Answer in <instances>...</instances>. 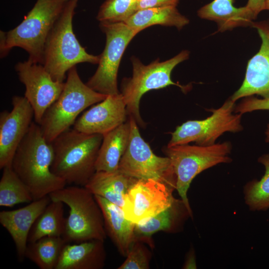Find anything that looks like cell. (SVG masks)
<instances>
[{
  "instance_id": "6da1fadb",
  "label": "cell",
  "mask_w": 269,
  "mask_h": 269,
  "mask_svg": "<svg viewBox=\"0 0 269 269\" xmlns=\"http://www.w3.org/2000/svg\"><path fill=\"white\" fill-rule=\"evenodd\" d=\"M53 158L51 143L44 138L40 126L33 122L15 152L11 166L33 200L49 196L66 186L67 183L51 171Z\"/></svg>"
},
{
  "instance_id": "7a4b0ae2",
  "label": "cell",
  "mask_w": 269,
  "mask_h": 269,
  "mask_svg": "<svg viewBox=\"0 0 269 269\" xmlns=\"http://www.w3.org/2000/svg\"><path fill=\"white\" fill-rule=\"evenodd\" d=\"M103 135L69 129L51 143L54 158L51 171L66 183L85 186L96 171L95 164Z\"/></svg>"
},
{
  "instance_id": "3957f363",
  "label": "cell",
  "mask_w": 269,
  "mask_h": 269,
  "mask_svg": "<svg viewBox=\"0 0 269 269\" xmlns=\"http://www.w3.org/2000/svg\"><path fill=\"white\" fill-rule=\"evenodd\" d=\"M66 2L63 0H37L24 20L7 32L0 31V55L14 47L29 54L28 60L43 65L45 45Z\"/></svg>"
},
{
  "instance_id": "277c9868",
  "label": "cell",
  "mask_w": 269,
  "mask_h": 269,
  "mask_svg": "<svg viewBox=\"0 0 269 269\" xmlns=\"http://www.w3.org/2000/svg\"><path fill=\"white\" fill-rule=\"evenodd\" d=\"M78 0L66 1L47 39L43 65L57 81L63 82L66 73L77 64H98L100 55L86 52L73 32V17Z\"/></svg>"
},
{
  "instance_id": "5b68a950",
  "label": "cell",
  "mask_w": 269,
  "mask_h": 269,
  "mask_svg": "<svg viewBox=\"0 0 269 269\" xmlns=\"http://www.w3.org/2000/svg\"><path fill=\"white\" fill-rule=\"evenodd\" d=\"M49 196L51 200L61 201L69 208L62 236L67 243L104 241L106 231L102 210L94 195L85 186L64 187Z\"/></svg>"
},
{
  "instance_id": "8992f818",
  "label": "cell",
  "mask_w": 269,
  "mask_h": 269,
  "mask_svg": "<svg viewBox=\"0 0 269 269\" xmlns=\"http://www.w3.org/2000/svg\"><path fill=\"white\" fill-rule=\"evenodd\" d=\"M108 95L97 92L81 80L76 67L68 72L64 89L57 100L44 113L40 126L49 142L73 126L86 108L100 102Z\"/></svg>"
},
{
  "instance_id": "52a82bcc",
  "label": "cell",
  "mask_w": 269,
  "mask_h": 269,
  "mask_svg": "<svg viewBox=\"0 0 269 269\" xmlns=\"http://www.w3.org/2000/svg\"><path fill=\"white\" fill-rule=\"evenodd\" d=\"M231 150V143L228 141L207 146L188 144L167 146L163 149L176 176V189L191 216L187 195L192 181L207 169L218 164L230 162L229 155Z\"/></svg>"
},
{
  "instance_id": "ba28073f",
  "label": "cell",
  "mask_w": 269,
  "mask_h": 269,
  "mask_svg": "<svg viewBox=\"0 0 269 269\" xmlns=\"http://www.w3.org/2000/svg\"><path fill=\"white\" fill-rule=\"evenodd\" d=\"M189 56L188 50H183L169 60L160 62L157 59L147 65L142 64L138 58L132 57L133 76L123 79L121 93L126 102L128 116L133 117L137 125L145 126L139 113L140 100L144 93L170 85H176L186 90L185 87L172 81L171 74L174 68L187 59Z\"/></svg>"
},
{
  "instance_id": "9c48e42d",
  "label": "cell",
  "mask_w": 269,
  "mask_h": 269,
  "mask_svg": "<svg viewBox=\"0 0 269 269\" xmlns=\"http://www.w3.org/2000/svg\"><path fill=\"white\" fill-rule=\"evenodd\" d=\"M130 137L118 169L137 179H153L176 189V178L170 159L155 155L141 136L137 124L129 116Z\"/></svg>"
},
{
  "instance_id": "30bf717a",
  "label": "cell",
  "mask_w": 269,
  "mask_h": 269,
  "mask_svg": "<svg viewBox=\"0 0 269 269\" xmlns=\"http://www.w3.org/2000/svg\"><path fill=\"white\" fill-rule=\"evenodd\" d=\"M100 26L106 34V45L100 55L98 68L86 84L104 95L118 94L120 93L117 86L120 63L127 46L138 32L124 22H100Z\"/></svg>"
},
{
  "instance_id": "8fae6325",
  "label": "cell",
  "mask_w": 269,
  "mask_h": 269,
  "mask_svg": "<svg viewBox=\"0 0 269 269\" xmlns=\"http://www.w3.org/2000/svg\"><path fill=\"white\" fill-rule=\"evenodd\" d=\"M235 102L229 98L217 109L210 110L212 114L202 120L188 121L176 127L171 134L167 146L186 144L194 142L199 145L215 143L226 132L237 133L243 130L242 114L235 113Z\"/></svg>"
},
{
  "instance_id": "7c38bea8",
  "label": "cell",
  "mask_w": 269,
  "mask_h": 269,
  "mask_svg": "<svg viewBox=\"0 0 269 269\" xmlns=\"http://www.w3.org/2000/svg\"><path fill=\"white\" fill-rule=\"evenodd\" d=\"M15 69L25 86L24 97L33 110L34 122L39 125L45 112L60 96L65 83L54 80L42 64L29 60L18 62Z\"/></svg>"
},
{
  "instance_id": "4fadbf2b",
  "label": "cell",
  "mask_w": 269,
  "mask_h": 269,
  "mask_svg": "<svg viewBox=\"0 0 269 269\" xmlns=\"http://www.w3.org/2000/svg\"><path fill=\"white\" fill-rule=\"evenodd\" d=\"M174 189L153 179H138L125 197L123 209L126 218L135 224L172 207Z\"/></svg>"
},
{
  "instance_id": "5bb4252c",
  "label": "cell",
  "mask_w": 269,
  "mask_h": 269,
  "mask_svg": "<svg viewBox=\"0 0 269 269\" xmlns=\"http://www.w3.org/2000/svg\"><path fill=\"white\" fill-rule=\"evenodd\" d=\"M11 111L0 114V168L11 166L15 152L34 118L33 110L24 97L12 99Z\"/></svg>"
},
{
  "instance_id": "9a60e30c",
  "label": "cell",
  "mask_w": 269,
  "mask_h": 269,
  "mask_svg": "<svg viewBox=\"0 0 269 269\" xmlns=\"http://www.w3.org/2000/svg\"><path fill=\"white\" fill-rule=\"evenodd\" d=\"M251 26L257 29L262 44L258 52L248 62L242 85L230 98L234 102L254 95L269 98V19L253 21Z\"/></svg>"
},
{
  "instance_id": "2e32d148",
  "label": "cell",
  "mask_w": 269,
  "mask_h": 269,
  "mask_svg": "<svg viewBox=\"0 0 269 269\" xmlns=\"http://www.w3.org/2000/svg\"><path fill=\"white\" fill-rule=\"evenodd\" d=\"M128 115L122 94L108 95L77 119L73 129L84 133L104 135L125 123Z\"/></svg>"
},
{
  "instance_id": "e0dca14e",
  "label": "cell",
  "mask_w": 269,
  "mask_h": 269,
  "mask_svg": "<svg viewBox=\"0 0 269 269\" xmlns=\"http://www.w3.org/2000/svg\"><path fill=\"white\" fill-rule=\"evenodd\" d=\"M51 201L47 196L21 208L0 212V223L11 237L21 261L25 258L30 231Z\"/></svg>"
},
{
  "instance_id": "ac0fdd59",
  "label": "cell",
  "mask_w": 269,
  "mask_h": 269,
  "mask_svg": "<svg viewBox=\"0 0 269 269\" xmlns=\"http://www.w3.org/2000/svg\"><path fill=\"white\" fill-rule=\"evenodd\" d=\"M94 196L102 212L105 230L121 253L127 256L134 243V223L126 218L122 208L101 196Z\"/></svg>"
},
{
  "instance_id": "d6986e66",
  "label": "cell",
  "mask_w": 269,
  "mask_h": 269,
  "mask_svg": "<svg viewBox=\"0 0 269 269\" xmlns=\"http://www.w3.org/2000/svg\"><path fill=\"white\" fill-rule=\"evenodd\" d=\"M103 241L92 240L66 243L55 269H93L103 266L105 252Z\"/></svg>"
},
{
  "instance_id": "ffe728a7",
  "label": "cell",
  "mask_w": 269,
  "mask_h": 269,
  "mask_svg": "<svg viewBox=\"0 0 269 269\" xmlns=\"http://www.w3.org/2000/svg\"><path fill=\"white\" fill-rule=\"evenodd\" d=\"M137 180L119 169L96 171L85 187L94 195L101 196L123 208L125 195Z\"/></svg>"
},
{
  "instance_id": "44dd1931",
  "label": "cell",
  "mask_w": 269,
  "mask_h": 269,
  "mask_svg": "<svg viewBox=\"0 0 269 269\" xmlns=\"http://www.w3.org/2000/svg\"><path fill=\"white\" fill-rule=\"evenodd\" d=\"M131 124L129 119L124 124L103 135L95 164L96 171H114L129 144Z\"/></svg>"
},
{
  "instance_id": "7402d4cb",
  "label": "cell",
  "mask_w": 269,
  "mask_h": 269,
  "mask_svg": "<svg viewBox=\"0 0 269 269\" xmlns=\"http://www.w3.org/2000/svg\"><path fill=\"white\" fill-rule=\"evenodd\" d=\"M235 0H213L197 11L201 18L213 20L217 23L218 31L223 32L239 26H251L244 6L234 5Z\"/></svg>"
},
{
  "instance_id": "603a6c76",
  "label": "cell",
  "mask_w": 269,
  "mask_h": 269,
  "mask_svg": "<svg viewBox=\"0 0 269 269\" xmlns=\"http://www.w3.org/2000/svg\"><path fill=\"white\" fill-rule=\"evenodd\" d=\"M176 6L154 7L137 10L124 22L137 32L155 24L181 29L189 22Z\"/></svg>"
},
{
  "instance_id": "cb8c5ba5",
  "label": "cell",
  "mask_w": 269,
  "mask_h": 269,
  "mask_svg": "<svg viewBox=\"0 0 269 269\" xmlns=\"http://www.w3.org/2000/svg\"><path fill=\"white\" fill-rule=\"evenodd\" d=\"M64 203L51 201L32 226L28 242H35L45 237H62L66 218L64 216Z\"/></svg>"
},
{
  "instance_id": "d4e9b609",
  "label": "cell",
  "mask_w": 269,
  "mask_h": 269,
  "mask_svg": "<svg viewBox=\"0 0 269 269\" xmlns=\"http://www.w3.org/2000/svg\"><path fill=\"white\" fill-rule=\"evenodd\" d=\"M67 243L62 237H45L28 243L25 257L40 269H55L63 247Z\"/></svg>"
},
{
  "instance_id": "484cf974",
  "label": "cell",
  "mask_w": 269,
  "mask_h": 269,
  "mask_svg": "<svg viewBox=\"0 0 269 269\" xmlns=\"http://www.w3.org/2000/svg\"><path fill=\"white\" fill-rule=\"evenodd\" d=\"M33 201L25 184L13 170L11 165L2 169L0 180V206L11 207Z\"/></svg>"
},
{
  "instance_id": "4316f807",
  "label": "cell",
  "mask_w": 269,
  "mask_h": 269,
  "mask_svg": "<svg viewBox=\"0 0 269 269\" xmlns=\"http://www.w3.org/2000/svg\"><path fill=\"white\" fill-rule=\"evenodd\" d=\"M258 162L265 166V174L260 180L248 182L244 193L245 202L251 210L265 211L269 208V153L261 155Z\"/></svg>"
},
{
  "instance_id": "83f0119b",
  "label": "cell",
  "mask_w": 269,
  "mask_h": 269,
  "mask_svg": "<svg viewBox=\"0 0 269 269\" xmlns=\"http://www.w3.org/2000/svg\"><path fill=\"white\" fill-rule=\"evenodd\" d=\"M138 0H106L97 18L100 22H124L138 10Z\"/></svg>"
},
{
  "instance_id": "f1b7e54d",
  "label": "cell",
  "mask_w": 269,
  "mask_h": 269,
  "mask_svg": "<svg viewBox=\"0 0 269 269\" xmlns=\"http://www.w3.org/2000/svg\"><path fill=\"white\" fill-rule=\"evenodd\" d=\"M171 208L154 216L144 218L135 223V237L149 238L158 231L169 229L172 219Z\"/></svg>"
},
{
  "instance_id": "f546056e",
  "label": "cell",
  "mask_w": 269,
  "mask_h": 269,
  "mask_svg": "<svg viewBox=\"0 0 269 269\" xmlns=\"http://www.w3.org/2000/svg\"><path fill=\"white\" fill-rule=\"evenodd\" d=\"M148 262L145 252L137 243L133 244L127 258L119 269H148Z\"/></svg>"
},
{
  "instance_id": "4dcf8cb0",
  "label": "cell",
  "mask_w": 269,
  "mask_h": 269,
  "mask_svg": "<svg viewBox=\"0 0 269 269\" xmlns=\"http://www.w3.org/2000/svg\"><path fill=\"white\" fill-rule=\"evenodd\" d=\"M258 110H269V98L258 99L252 96L245 97L236 106L235 113L243 115Z\"/></svg>"
},
{
  "instance_id": "1f68e13d",
  "label": "cell",
  "mask_w": 269,
  "mask_h": 269,
  "mask_svg": "<svg viewBox=\"0 0 269 269\" xmlns=\"http://www.w3.org/2000/svg\"><path fill=\"white\" fill-rule=\"evenodd\" d=\"M266 0H248L247 4L244 6L249 20L253 22L257 17L258 15L262 10H265Z\"/></svg>"
},
{
  "instance_id": "d6a6232c",
  "label": "cell",
  "mask_w": 269,
  "mask_h": 269,
  "mask_svg": "<svg viewBox=\"0 0 269 269\" xmlns=\"http://www.w3.org/2000/svg\"><path fill=\"white\" fill-rule=\"evenodd\" d=\"M180 0H140L138 10L154 7L176 6Z\"/></svg>"
},
{
  "instance_id": "836d02e7",
  "label": "cell",
  "mask_w": 269,
  "mask_h": 269,
  "mask_svg": "<svg viewBox=\"0 0 269 269\" xmlns=\"http://www.w3.org/2000/svg\"><path fill=\"white\" fill-rule=\"evenodd\" d=\"M265 141L267 143H269V123L268 124L267 129L265 131Z\"/></svg>"
},
{
  "instance_id": "e575fe53",
  "label": "cell",
  "mask_w": 269,
  "mask_h": 269,
  "mask_svg": "<svg viewBox=\"0 0 269 269\" xmlns=\"http://www.w3.org/2000/svg\"><path fill=\"white\" fill-rule=\"evenodd\" d=\"M269 10V0H266L265 3V10Z\"/></svg>"
},
{
  "instance_id": "d590c367",
  "label": "cell",
  "mask_w": 269,
  "mask_h": 269,
  "mask_svg": "<svg viewBox=\"0 0 269 269\" xmlns=\"http://www.w3.org/2000/svg\"><path fill=\"white\" fill-rule=\"evenodd\" d=\"M64 0V1H65V2H66V1H67L69 0Z\"/></svg>"
}]
</instances>
